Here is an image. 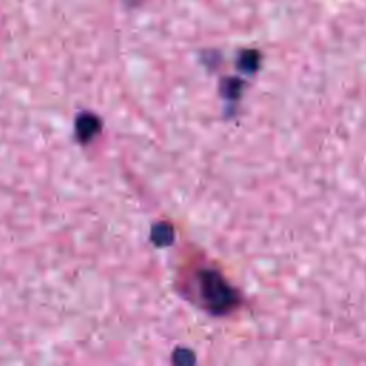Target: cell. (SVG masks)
<instances>
[{"label":"cell","instance_id":"6da1fadb","mask_svg":"<svg viewBox=\"0 0 366 366\" xmlns=\"http://www.w3.org/2000/svg\"><path fill=\"white\" fill-rule=\"evenodd\" d=\"M195 285L200 305L215 315L227 313L238 305L236 292L212 269L198 272Z\"/></svg>","mask_w":366,"mask_h":366},{"label":"cell","instance_id":"7a4b0ae2","mask_svg":"<svg viewBox=\"0 0 366 366\" xmlns=\"http://www.w3.org/2000/svg\"><path fill=\"white\" fill-rule=\"evenodd\" d=\"M101 132V121L94 114H82L76 121V136L82 143L90 142Z\"/></svg>","mask_w":366,"mask_h":366},{"label":"cell","instance_id":"277c9868","mask_svg":"<svg viewBox=\"0 0 366 366\" xmlns=\"http://www.w3.org/2000/svg\"><path fill=\"white\" fill-rule=\"evenodd\" d=\"M258 55L255 52H245L239 60V66L243 69V71H247V72H252L255 71V67L258 64Z\"/></svg>","mask_w":366,"mask_h":366},{"label":"cell","instance_id":"3957f363","mask_svg":"<svg viewBox=\"0 0 366 366\" xmlns=\"http://www.w3.org/2000/svg\"><path fill=\"white\" fill-rule=\"evenodd\" d=\"M175 238V232H173V227L169 223H159L153 227L152 231V241L155 245L157 246H166L171 245L173 242Z\"/></svg>","mask_w":366,"mask_h":366}]
</instances>
